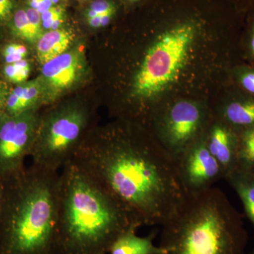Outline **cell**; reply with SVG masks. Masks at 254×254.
<instances>
[{"mask_svg":"<svg viewBox=\"0 0 254 254\" xmlns=\"http://www.w3.org/2000/svg\"><path fill=\"white\" fill-rule=\"evenodd\" d=\"M235 78L240 89L254 97V66L237 68L235 71Z\"/></svg>","mask_w":254,"mask_h":254,"instance_id":"d6986e66","label":"cell"},{"mask_svg":"<svg viewBox=\"0 0 254 254\" xmlns=\"http://www.w3.org/2000/svg\"><path fill=\"white\" fill-rule=\"evenodd\" d=\"M14 7L12 0H0V19L9 17Z\"/></svg>","mask_w":254,"mask_h":254,"instance_id":"4316f807","label":"cell"},{"mask_svg":"<svg viewBox=\"0 0 254 254\" xmlns=\"http://www.w3.org/2000/svg\"><path fill=\"white\" fill-rule=\"evenodd\" d=\"M83 70V56L79 50L66 51L43 64L41 78L46 101L69 89L81 77Z\"/></svg>","mask_w":254,"mask_h":254,"instance_id":"30bf717a","label":"cell"},{"mask_svg":"<svg viewBox=\"0 0 254 254\" xmlns=\"http://www.w3.org/2000/svg\"><path fill=\"white\" fill-rule=\"evenodd\" d=\"M227 181L235 190L242 200L247 218L254 228V178L244 170H237Z\"/></svg>","mask_w":254,"mask_h":254,"instance_id":"2e32d148","label":"cell"},{"mask_svg":"<svg viewBox=\"0 0 254 254\" xmlns=\"http://www.w3.org/2000/svg\"><path fill=\"white\" fill-rule=\"evenodd\" d=\"M115 4L109 0H95L86 12L87 19L108 14H115Z\"/></svg>","mask_w":254,"mask_h":254,"instance_id":"44dd1931","label":"cell"},{"mask_svg":"<svg viewBox=\"0 0 254 254\" xmlns=\"http://www.w3.org/2000/svg\"><path fill=\"white\" fill-rule=\"evenodd\" d=\"M136 230L130 229L119 237L110 247V254H166L165 249L153 244L154 235L137 236Z\"/></svg>","mask_w":254,"mask_h":254,"instance_id":"5bb4252c","label":"cell"},{"mask_svg":"<svg viewBox=\"0 0 254 254\" xmlns=\"http://www.w3.org/2000/svg\"><path fill=\"white\" fill-rule=\"evenodd\" d=\"M73 41L71 33L64 29L53 30L43 33L37 42V56L42 64L66 53Z\"/></svg>","mask_w":254,"mask_h":254,"instance_id":"9a60e30c","label":"cell"},{"mask_svg":"<svg viewBox=\"0 0 254 254\" xmlns=\"http://www.w3.org/2000/svg\"><path fill=\"white\" fill-rule=\"evenodd\" d=\"M0 186H1V185H0ZM1 187H0V190H1Z\"/></svg>","mask_w":254,"mask_h":254,"instance_id":"e575fe53","label":"cell"},{"mask_svg":"<svg viewBox=\"0 0 254 254\" xmlns=\"http://www.w3.org/2000/svg\"><path fill=\"white\" fill-rule=\"evenodd\" d=\"M137 230L118 203L73 161L60 173L58 230L62 254H106Z\"/></svg>","mask_w":254,"mask_h":254,"instance_id":"3957f363","label":"cell"},{"mask_svg":"<svg viewBox=\"0 0 254 254\" xmlns=\"http://www.w3.org/2000/svg\"><path fill=\"white\" fill-rule=\"evenodd\" d=\"M247 232L240 214L215 187L187 193L162 225L166 254H245Z\"/></svg>","mask_w":254,"mask_h":254,"instance_id":"277c9868","label":"cell"},{"mask_svg":"<svg viewBox=\"0 0 254 254\" xmlns=\"http://www.w3.org/2000/svg\"><path fill=\"white\" fill-rule=\"evenodd\" d=\"M60 173L32 164L0 191V254H62Z\"/></svg>","mask_w":254,"mask_h":254,"instance_id":"7a4b0ae2","label":"cell"},{"mask_svg":"<svg viewBox=\"0 0 254 254\" xmlns=\"http://www.w3.org/2000/svg\"><path fill=\"white\" fill-rule=\"evenodd\" d=\"M27 14L28 20L33 25V27L38 33L43 34V26H42L41 14H40L36 9L28 7L25 9Z\"/></svg>","mask_w":254,"mask_h":254,"instance_id":"cb8c5ba5","label":"cell"},{"mask_svg":"<svg viewBox=\"0 0 254 254\" xmlns=\"http://www.w3.org/2000/svg\"><path fill=\"white\" fill-rule=\"evenodd\" d=\"M240 90L224 103L218 116L237 131L254 127V97Z\"/></svg>","mask_w":254,"mask_h":254,"instance_id":"7c38bea8","label":"cell"},{"mask_svg":"<svg viewBox=\"0 0 254 254\" xmlns=\"http://www.w3.org/2000/svg\"><path fill=\"white\" fill-rule=\"evenodd\" d=\"M246 172H247V173H250V175H252V176L254 178V166L253 167V168H251L250 170H248V171Z\"/></svg>","mask_w":254,"mask_h":254,"instance_id":"f546056e","label":"cell"},{"mask_svg":"<svg viewBox=\"0 0 254 254\" xmlns=\"http://www.w3.org/2000/svg\"><path fill=\"white\" fill-rule=\"evenodd\" d=\"M84 107L72 103L63 105L40 117L31 155L33 165L59 172L72 161L89 123Z\"/></svg>","mask_w":254,"mask_h":254,"instance_id":"8992f818","label":"cell"},{"mask_svg":"<svg viewBox=\"0 0 254 254\" xmlns=\"http://www.w3.org/2000/svg\"><path fill=\"white\" fill-rule=\"evenodd\" d=\"M128 1H138V0H128Z\"/></svg>","mask_w":254,"mask_h":254,"instance_id":"1f68e13d","label":"cell"},{"mask_svg":"<svg viewBox=\"0 0 254 254\" xmlns=\"http://www.w3.org/2000/svg\"><path fill=\"white\" fill-rule=\"evenodd\" d=\"M0 191H1V190H0ZM0 200H1V194H0Z\"/></svg>","mask_w":254,"mask_h":254,"instance_id":"d6a6232c","label":"cell"},{"mask_svg":"<svg viewBox=\"0 0 254 254\" xmlns=\"http://www.w3.org/2000/svg\"><path fill=\"white\" fill-rule=\"evenodd\" d=\"M251 254H254V250L253 251V252H252V253Z\"/></svg>","mask_w":254,"mask_h":254,"instance_id":"836d02e7","label":"cell"},{"mask_svg":"<svg viewBox=\"0 0 254 254\" xmlns=\"http://www.w3.org/2000/svg\"><path fill=\"white\" fill-rule=\"evenodd\" d=\"M11 28L15 36L29 43H36L43 36L35 29L30 22L25 9H18L15 12Z\"/></svg>","mask_w":254,"mask_h":254,"instance_id":"ac0fdd59","label":"cell"},{"mask_svg":"<svg viewBox=\"0 0 254 254\" xmlns=\"http://www.w3.org/2000/svg\"><path fill=\"white\" fill-rule=\"evenodd\" d=\"M203 138L227 180L238 169V131L218 119L207 126Z\"/></svg>","mask_w":254,"mask_h":254,"instance_id":"8fae6325","label":"cell"},{"mask_svg":"<svg viewBox=\"0 0 254 254\" xmlns=\"http://www.w3.org/2000/svg\"><path fill=\"white\" fill-rule=\"evenodd\" d=\"M237 166L244 171L254 166V127L238 131Z\"/></svg>","mask_w":254,"mask_h":254,"instance_id":"e0dca14e","label":"cell"},{"mask_svg":"<svg viewBox=\"0 0 254 254\" xmlns=\"http://www.w3.org/2000/svg\"><path fill=\"white\" fill-rule=\"evenodd\" d=\"M64 19V9L60 6H52L41 14L42 26L46 29H59Z\"/></svg>","mask_w":254,"mask_h":254,"instance_id":"ffe728a7","label":"cell"},{"mask_svg":"<svg viewBox=\"0 0 254 254\" xmlns=\"http://www.w3.org/2000/svg\"><path fill=\"white\" fill-rule=\"evenodd\" d=\"M111 129L85 138L72 161L115 200L137 228L163 225L187 193L177 162L156 138Z\"/></svg>","mask_w":254,"mask_h":254,"instance_id":"6da1fadb","label":"cell"},{"mask_svg":"<svg viewBox=\"0 0 254 254\" xmlns=\"http://www.w3.org/2000/svg\"><path fill=\"white\" fill-rule=\"evenodd\" d=\"M245 51L247 58L254 66V21L251 25L245 38Z\"/></svg>","mask_w":254,"mask_h":254,"instance_id":"603a6c76","label":"cell"},{"mask_svg":"<svg viewBox=\"0 0 254 254\" xmlns=\"http://www.w3.org/2000/svg\"><path fill=\"white\" fill-rule=\"evenodd\" d=\"M40 116L36 110L16 115H0V185L20 176L23 161L31 154Z\"/></svg>","mask_w":254,"mask_h":254,"instance_id":"ba28073f","label":"cell"},{"mask_svg":"<svg viewBox=\"0 0 254 254\" xmlns=\"http://www.w3.org/2000/svg\"><path fill=\"white\" fill-rule=\"evenodd\" d=\"M204 109L191 100H179L155 122L156 139L175 160L204 136Z\"/></svg>","mask_w":254,"mask_h":254,"instance_id":"52a82bcc","label":"cell"},{"mask_svg":"<svg viewBox=\"0 0 254 254\" xmlns=\"http://www.w3.org/2000/svg\"><path fill=\"white\" fill-rule=\"evenodd\" d=\"M176 162L180 180L187 193L208 190L224 178L222 169L209 151L203 137Z\"/></svg>","mask_w":254,"mask_h":254,"instance_id":"9c48e42d","label":"cell"},{"mask_svg":"<svg viewBox=\"0 0 254 254\" xmlns=\"http://www.w3.org/2000/svg\"><path fill=\"white\" fill-rule=\"evenodd\" d=\"M103 16H104V15L89 18V19H87V21H88V24H89L91 27L96 28L103 27V20H102V18H103Z\"/></svg>","mask_w":254,"mask_h":254,"instance_id":"f1b7e54d","label":"cell"},{"mask_svg":"<svg viewBox=\"0 0 254 254\" xmlns=\"http://www.w3.org/2000/svg\"><path fill=\"white\" fill-rule=\"evenodd\" d=\"M31 67L19 68L14 64H7L4 68L6 78L14 83H22L27 80L29 76Z\"/></svg>","mask_w":254,"mask_h":254,"instance_id":"7402d4cb","label":"cell"},{"mask_svg":"<svg viewBox=\"0 0 254 254\" xmlns=\"http://www.w3.org/2000/svg\"><path fill=\"white\" fill-rule=\"evenodd\" d=\"M52 1H53V4H57V3L59 2L60 0H51Z\"/></svg>","mask_w":254,"mask_h":254,"instance_id":"4dcf8cb0","label":"cell"},{"mask_svg":"<svg viewBox=\"0 0 254 254\" xmlns=\"http://www.w3.org/2000/svg\"><path fill=\"white\" fill-rule=\"evenodd\" d=\"M195 33L193 23L185 22L158 36L148 48L133 78V98L152 101L176 81L188 59Z\"/></svg>","mask_w":254,"mask_h":254,"instance_id":"5b68a950","label":"cell"},{"mask_svg":"<svg viewBox=\"0 0 254 254\" xmlns=\"http://www.w3.org/2000/svg\"><path fill=\"white\" fill-rule=\"evenodd\" d=\"M12 55H21L25 58L27 55V49L22 45L16 44V43L8 45L5 47L4 52H3L4 58Z\"/></svg>","mask_w":254,"mask_h":254,"instance_id":"d4e9b609","label":"cell"},{"mask_svg":"<svg viewBox=\"0 0 254 254\" xmlns=\"http://www.w3.org/2000/svg\"><path fill=\"white\" fill-rule=\"evenodd\" d=\"M7 88L6 84L0 79V115H1L2 110L5 108L6 100L8 98Z\"/></svg>","mask_w":254,"mask_h":254,"instance_id":"83f0119b","label":"cell"},{"mask_svg":"<svg viewBox=\"0 0 254 254\" xmlns=\"http://www.w3.org/2000/svg\"><path fill=\"white\" fill-rule=\"evenodd\" d=\"M29 7L36 9L40 14H43L53 6L51 0H28Z\"/></svg>","mask_w":254,"mask_h":254,"instance_id":"484cf974","label":"cell"},{"mask_svg":"<svg viewBox=\"0 0 254 254\" xmlns=\"http://www.w3.org/2000/svg\"><path fill=\"white\" fill-rule=\"evenodd\" d=\"M41 95H44V88L41 77L21 83L8 96L5 113L16 115L28 110H36V105L43 98Z\"/></svg>","mask_w":254,"mask_h":254,"instance_id":"4fadbf2b","label":"cell"}]
</instances>
